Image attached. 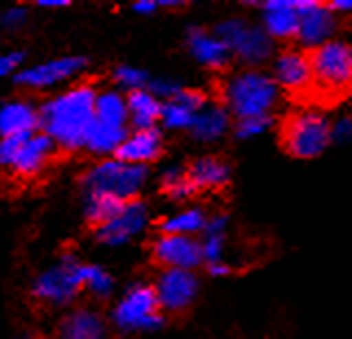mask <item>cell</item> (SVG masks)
I'll return each mask as SVG.
<instances>
[{"mask_svg":"<svg viewBox=\"0 0 352 339\" xmlns=\"http://www.w3.org/2000/svg\"><path fill=\"white\" fill-rule=\"evenodd\" d=\"M99 91L93 84H75L69 91L49 97L40 104V133L51 137L62 150L86 148V139L95 122Z\"/></svg>","mask_w":352,"mask_h":339,"instance_id":"1","label":"cell"},{"mask_svg":"<svg viewBox=\"0 0 352 339\" xmlns=\"http://www.w3.org/2000/svg\"><path fill=\"white\" fill-rule=\"evenodd\" d=\"M278 84L273 78L258 71L240 73L231 78L225 86V100L240 119H253V117H271V111L278 104Z\"/></svg>","mask_w":352,"mask_h":339,"instance_id":"2","label":"cell"},{"mask_svg":"<svg viewBox=\"0 0 352 339\" xmlns=\"http://www.w3.org/2000/svg\"><path fill=\"white\" fill-rule=\"evenodd\" d=\"M148 181L146 166H132V163L110 157L99 161L82 177L84 194H108L119 201H137L139 192Z\"/></svg>","mask_w":352,"mask_h":339,"instance_id":"3","label":"cell"},{"mask_svg":"<svg viewBox=\"0 0 352 339\" xmlns=\"http://www.w3.org/2000/svg\"><path fill=\"white\" fill-rule=\"evenodd\" d=\"M58 146L44 133L25 139H0V170L22 179L38 177L58 155Z\"/></svg>","mask_w":352,"mask_h":339,"instance_id":"4","label":"cell"},{"mask_svg":"<svg viewBox=\"0 0 352 339\" xmlns=\"http://www.w3.org/2000/svg\"><path fill=\"white\" fill-rule=\"evenodd\" d=\"M333 141V126L317 111H304L286 119L282 128V146L297 159H315Z\"/></svg>","mask_w":352,"mask_h":339,"instance_id":"5","label":"cell"},{"mask_svg":"<svg viewBox=\"0 0 352 339\" xmlns=\"http://www.w3.org/2000/svg\"><path fill=\"white\" fill-rule=\"evenodd\" d=\"M82 265L84 262H80L73 254H64L53 267L36 276L31 284L33 298L51 306H66L75 302L84 291L80 276Z\"/></svg>","mask_w":352,"mask_h":339,"instance_id":"6","label":"cell"},{"mask_svg":"<svg viewBox=\"0 0 352 339\" xmlns=\"http://www.w3.org/2000/svg\"><path fill=\"white\" fill-rule=\"evenodd\" d=\"M157 291L150 284H132L113 311V324L124 333L157 331L163 326V315Z\"/></svg>","mask_w":352,"mask_h":339,"instance_id":"7","label":"cell"},{"mask_svg":"<svg viewBox=\"0 0 352 339\" xmlns=\"http://www.w3.org/2000/svg\"><path fill=\"white\" fill-rule=\"evenodd\" d=\"M313 84L328 93L352 86V47L346 42H326L311 53Z\"/></svg>","mask_w":352,"mask_h":339,"instance_id":"8","label":"cell"},{"mask_svg":"<svg viewBox=\"0 0 352 339\" xmlns=\"http://www.w3.org/2000/svg\"><path fill=\"white\" fill-rule=\"evenodd\" d=\"M216 36L225 42L231 53L247 62V64H260L271 58L273 53V38L258 27H249L242 20H227L218 25Z\"/></svg>","mask_w":352,"mask_h":339,"instance_id":"9","label":"cell"},{"mask_svg":"<svg viewBox=\"0 0 352 339\" xmlns=\"http://www.w3.org/2000/svg\"><path fill=\"white\" fill-rule=\"evenodd\" d=\"M86 69V60L80 56H64V58H55L47 60L40 64H31V67H22L14 82L20 89L27 91H44L51 89V86H58L62 82L75 80L77 75Z\"/></svg>","mask_w":352,"mask_h":339,"instance_id":"10","label":"cell"},{"mask_svg":"<svg viewBox=\"0 0 352 339\" xmlns=\"http://www.w3.org/2000/svg\"><path fill=\"white\" fill-rule=\"evenodd\" d=\"M148 225V210L139 199L128 201L121 212L104 225L95 227V238L106 247H121L137 238Z\"/></svg>","mask_w":352,"mask_h":339,"instance_id":"11","label":"cell"},{"mask_svg":"<svg viewBox=\"0 0 352 339\" xmlns=\"http://www.w3.org/2000/svg\"><path fill=\"white\" fill-rule=\"evenodd\" d=\"M152 256L159 265L168 269H187L198 267L203 258V247L192 236L161 234L152 245Z\"/></svg>","mask_w":352,"mask_h":339,"instance_id":"12","label":"cell"},{"mask_svg":"<svg viewBox=\"0 0 352 339\" xmlns=\"http://www.w3.org/2000/svg\"><path fill=\"white\" fill-rule=\"evenodd\" d=\"M40 133V106L27 97L0 104V139H25Z\"/></svg>","mask_w":352,"mask_h":339,"instance_id":"13","label":"cell"},{"mask_svg":"<svg viewBox=\"0 0 352 339\" xmlns=\"http://www.w3.org/2000/svg\"><path fill=\"white\" fill-rule=\"evenodd\" d=\"M161 309L165 311H183L192 304L198 291V280L187 269H165L157 284H154Z\"/></svg>","mask_w":352,"mask_h":339,"instance_id":"14","label":"cell"},{"mask_svg":"<svg viewBox=\"0 0 352 339\" xmlns=\"http://www.w3.org/2000/svg\"><path fill=\"white\" fill-rule=\"evenodd\" d=\"M337 23H335V14L330 7H324L319 3H311V0H302L300 3V38L306 47H322L328 38L333 36Z\"/></svg>","mask_w":352,"mask_h":339,"instance_id":"15","label":"cell"},{"mask_svg":"<svg viewBox=\"0 0 352 339\" xmlns=\"http://www.w3.org/2000/svg\"><path fill=\"white\" fill-rule=\"evenodd\" d=\"M275 84L289 93H306L313 86L311 56L302 51H286L275 62Z\"/></svg>","mask_w":352,"mask_h":339,"instance_id":"16","label":"cell"},{"mask_svg":"<svg viewBox=\"0 0 352 339\" xmlns=\"http://www.w3.org/2000/svg\"><path fill=\"white\" fill-rule=\"evenodd\" d=\"M300 3L302 0H273V3H264V31L271 38L280 40L300 34Z\"/></svg>","mask_w":352,"mask_h":339,"instance_id":"17","label":"cell"},{"mask_svg":"<svg viewBox=\"0 0 352 339\" xmlns=\"http://www.w3.org/2000/svg\"><path fill=\"white\" fill-rule=\"evenodd\" d=\"M161 155V133L157 128L132 130L126 141L117 150V159L132 163V166H146Z\"/></svg>","mask_w":352,"mask_h":339,"instance_id":"18","label":"cell"},{"mask_svg":"<svg viewBox=\"0 0 352 339\" xmlns=\"http://www.w3.org/2000/svg\"><path fill=\"white\" fill-rule=\"evenodd\" d=\"M58 339H106V322L93 309H75L60 322Z\"/></svg>","mask_w":352,"mask_h":339,"instance_id":"19","label":"cell"},{"mask_svg":"<svg viewBox=\"0 0 352 339\" xmlns=\"http://www.w3.org/2000/svg\"><path fill=\"white\" fill-rule=\"evenodd\" d=\"M187 45H190L192 56L203 62L205 67L225 69L231 60V51L223 40L214 34H207L203 29H190L187 34Z\"/></svg>","mask_w":352,"mask_h":339,"instance_id":"20","label":"cell"},{"mask_svg":"<svg viewBox=\"0 0 352 339\" xmlns=\"http://www.w3.org/2000/svg\"><path fill=\"white\" fill-rule=\"evenodd\" d=\"M128 102V115L130 124L135 126V130H148L154 128V124L161 119L163 104L159 102L157 95H152L148 89L146 91H135L126 95Z\"/></svg>","mask_w":352,"mask_h":339,"instance_id":"21","label":"cell"},{"mask_svg":"<svg viewBox=\"0 0 352 339\" xmlns=\"http://www.w3.org/2000/svg\"><path fill=\"white\" fill-rule=\"evenodd\" d=\"M95 122L110 128L128 130L130 115H128V102L119 91H99L97 106H95Z\"/></svg>","mask_w":352,"mask_h":339,"instance_id":"22","label":"cell"},{"mask_svg":"<svg viewBox=\"0 0 352 339\" xmlns=\"http://www.w3.org/2000/svg\"><path fill=\"white\" fill-rule=\"evenodd\" d=\"M192 185L196 190H212V188H223L229 181V166L225 161L216 157H205L192 163L187 170Z\"/></svg>","mask_w":352,"mask_h":339,"instance_id":"23","label":"cell"},{"mask_svg":"<svg viewBox=\"0 0 352 339\" xmlns=\"http://www.w3.org/2000/svg\"><path fill=\"white\" fill-rule=\"evenodd\" d=\"M229 128V113L223 106H205L201 113L196 115L194 126L190 128L192 135L201 141H214L218 137H223Z\"/></svg>","mask_w":352,"mask_h":339,"instance_id":"24","label":"cell"},{"mask_svg":"<svg viewBox=\"0 0 352 339\" xmlns=\"http://www.w3.org/2000/svg\"><path fill=\"white\" fill-rule=\"evenodd\" d=\"M126 203L115 199V196H108V194H84V216L86 221L99 227L121 212V207Z\"/></svg>","mask_w":352,"mask_h":339,"instance_id":"25","label":"cell"},{"mask_svg":"<svg viewBox=\"0 0 352 339\" xmlns=\"http://www.w3.org/2000/svg\"><path fill=\"white\" fill-rule=\"evenodd\" d=\"M205 238H203V258L212 265V262H220L223 258V247H225V232H227V216L216 214L209 218L205 225Z\"/></svg>","mask_w":352,"mask_h":339,"instance_id":"26","label":"cell"},{"mask_svg":"<svg viewBox=\"0 0 352 339\" xmlns=\"http://www.w3.org/2000/svg\"><path fill=\"white\" fill-rule=\"evenodd\" d=\"M207 225V218L201 210H187L181 214H174L161 221L163 234H176V236H192L196 232H203Z\"/></svg>","mask_w":352,"mask_h":339,"instance_id":"27","label":"cell"},{"mask_svg":"<svg viewBox=\"0 0 352 339\" xmlns=\"http://www.w3.org/2000/svg\"><path fill=\"white\" fill-rule=\"evenodd\" d=\"M80 276H82V287H84V291L95 295L97 300L110 298V293H113V289H115L113 276H110V273L106 269H102L99 265H82Z\"/></svg>","mask_w":352,"mask_h":339,"instance_id":"28","label":"cell"},{"mask_svg":"<svg viewBox=\"0 0 352 339\" xmlns=\"http://www.w3.org/2000/svg\"><path fill=\"white\" fill-rule=\"evenodd\" d=\"M196 111L190 106L181 104L179 100H170L163 104V113H161V122L165 128L172 130H183V128H192L194 119H196Z\"/></svg>","mask_w":352,"mask_h":339,"instance_id":"29","label":"cell"},{"mask_svg":"<svg viewBox=\"0 0 352 339\" xmlns=\"http://www.w3.org/2000/svg\"><path fill=\"white\" fill-rule=\"evenodd\" d=\"M163 190L165 194L170 196L174 201H183L187 196H192L196 192V188L192 185L190 177H187V170H179V168H172L163 174Z\"/></svg>","mask_w":352,"mask_h":339,"instance_id":"30","label":"cell"},{"mask_svg":"<svg viewBox=\"0 0 352 339\" xmlns=\"http://www.w3.org/2000/svg\"><path fill=\"white\" fill-rule=\"evenodd\" d=\"M115 84L119 86L121 91H128V93H135V91H146L150 86V78L148 73L143 69L137 67H128V64H121V67L115 69L113 73Z\"/></svg>","mask_w":352,"mask_h":339,"instance_id":"31","label":"cell"},{"mask_svg":"<svg viewBox=\"0 0 352 339\" xmlns=\"http://www.w3.org/2000/svg\"><path fill=\"white\" fill-rule=\"evenodd\" d=\"M271 126V117H253V119H240L236 126V135L240 139H251L262 135Z\"/></svg>","mask_w":352,"mask_h":339,"instance_id":"32","label":"cell"},{"mask_svg":"<svg viewBox=\"0 0 352 339\" xmlns=\"http://www.w3.org/2000/svg\"><path fill=\"white\" fill-rule=\"evenodd\" d=\"M0 20H3V29L20 31L22 27L27 25V20H29V9L20 7V5H11V7H7L5 12H3Z\"/></svg>","mask_w":352,"mask_h":339,"instance_id":"33","label":"cell"},{"mask_svg":"<svg viewBox=\"0 0 352 339\" xmlns=\"http://www.w3.org/2000/svg\"><path fill=\"white\" fill-rule=\"evenodd\" d=\"M22 60H25V53L22 51L3 53V56H0V82L16 78V73L22 69Z\"/></svg>","mask_w":352,"mask_h":339,"instance_id":"34","label":"cell"},{"mask_svg":"<svg viewBox=\"0 0 352 339\" xmlns=\"http://www.w3.org/2000/svg\"><path fill=\"white\" fill-rule=\"evenodd\" d=\"M148 91L152 95H157V97H163L165 102H170L172 97H176L181 93V86L172 82V80H152L150 86H148Z\"/></svg>","mask_w":352,"mask_h":339,"instance_id":"35","label":"cell"},{"mask_svg":"<svg viewBox=\"0 0 352 339\" xmlns=\"http://www.w3.org/2000/svg\"><path fill=\"white\" fill-rule=\"evenodd\" d=\"M333 139H337V141L352 139V119L350 117H341L333 124Z\"/></svg>","mask_w":352,"mask_h":339,"instance_id":"36","label":"cell"},{"mask_svg":"<svg viewBox=\"0 0 352 339\" xmlns=\"http://www.w3.org/2000/svg\"><path fill=\"white\" fill-rule=\"evenodd\" d=\"M137 14H154L159 9V3H152V0H139V3L132 5Z\"/></svg>","mask_w":352,"mask_h":339,"instance_id":"37","label":"cell"},{"mask_svg":"<svg viewBox=\"0 0 352 339\" xmlns=\"http://www.w3.org/2000/svg\"><path fill=\"white\" fill-rule=\"evenodd\" d=\"M207 269H209V273H212L214 278H225V276H229V273H231V267H227L223 260L212 262V265H209Z\"/></svg>","mask_w":352,"mask_h":339,"instance_id":"38","label":"cell"},{"mask_svg":"<svg viewBox=\"0 0 352 339\" xmlns=\"http://www.w3.org/2000/svg\"><path fill=\"white\" fill-rule=\"evenodd\" d=\"M330 9L339 14H352V0H335V3L330 5Z\"/></svg>","mask_w":352,"mask_h":339,"instance_id":"39","label":"cell"},{"mask_svg":"<svg viewBox=\"0 0 352 339\" xmlns=\"http://www.w3.org/2000/svg\"><path fill=\"white\" fill-rule=\"evenodd\" d=\"M38 7L40 9H62V7H69L66 0H38Z\"/></svg>","mask_w":352,"mask_h":339,"instance_id":"40","label":"cell"},{"mask_svg":"<svg viewBox=\"0 0 352 339\" xmlns=\"http://www.w3.org/2000/svg\"><path fill=\"white\" fill-rule=\"evenodd\" d=\"M18 339H36L33 335H22V337H18Z\"/></svg>","mask_w":352,"mask_h":339,"instance_id":"41","label":"cell"},{"mask_svg":"<svg viewBox=\"0 0 352 339\" xmlns=\"http://www.w3.org/2000/svg\"><path fill=\"white\" fill-rule=\"evenodd\" d=\"M0 29H3V20H0Z\"/></svg>","mask_w":352,"mask_h":339,"instance_id":"42","label":"cell"}]
</instances>
